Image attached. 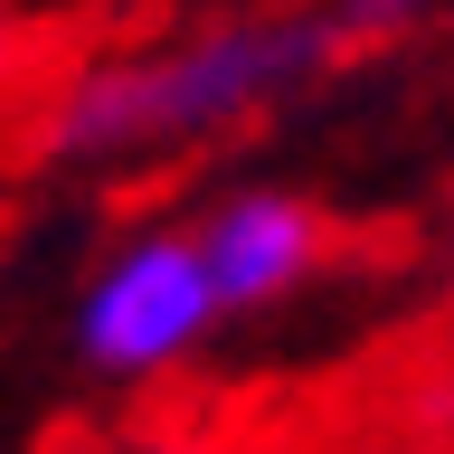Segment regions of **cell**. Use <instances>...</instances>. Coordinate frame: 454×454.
<instances>
[{"mask_svg":"<svg viewBox=\"0 0 454 454\" xmlns=\"http://www.w3.org/2000/svg\"><path fill=\"white\" fill-rule=\"evenodd\" d=\"M340 28V48H360V38H407L417 20H435V0H322Z\"/></svg>","mask_w":454,"mask_h":454,"instance_id":"277c9868","label":"cell"},{"mask_svg":"<svg viewBox=\"0 0 454 454\" xmlns=\"http://www.w3.org/2000/svg\"><path fill=\"white\" fill-rule=\"evenodd\" d=\"M20 57H28V38H20V20H0V95L20 85Z\"/></svg>","mask_w":454,"mask_h":454,"instance_id":"5b68a950","label":"cell"},{"mask_svg":"<svg viewBox=\"0 0 454 454\" xmlns=\"http://www.w3.org/2000/svg\"><path fill=\"white\" fill-rule=\"evenodd\" d=\"M332 57H340L332 10H237V20L190 28V38L76 67L38 105L28 142L57 170H114V161H142V152H190V142L237 133L247 114L303 95Z\"/></svg>","mask_w":454,"mask_h":454,"instance_id":"6da1fadb","label":"cell"},{"mask_svg":"<svg viewBox=\"0 0 454 454\" xmlns=\"http://www.w3.org/2000/svg\"><path fill=\"white\" fill-rule=\"evenodd\" d=\"M133 454H199V445H161V435H152V445H133Z\"/></svg>","mask_w":454,"mask_h":454,"instance_id":"8992f818","label":"cell"},{"mask_svg":"<svg viewBox=\"0 0 454 454\" xmlns=\"http://www.w3.org/2000/svg\"><path fill=\"white\" fill-rule=\"evenodd\" d=\"M199 255H208L227 312H265V303L312 284V265H322V208L303 190H275V180H237V190L208 199Z\"/></svg>","mask_w":454,"mask_h":454,"instance_id":"3957f363","label":"cell"},{"mask_svg":"<svg viewBox=\"0 0 454 454\" xmlns=\"http://www.w3.org/2000/svg\"><path fill=\"white\" fill-rule=\"evenodd\" d=\"M227 322L199 227H133L76 294V360L95 379H161Z\"/></svg>","mask_w":454,"mask_h":454,"instance_id":"7a4b0ae2","label":"cell"}]
</instances>
